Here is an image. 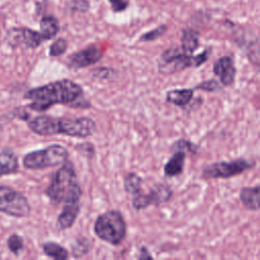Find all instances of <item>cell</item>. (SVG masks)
<instances>
[{
    "label": "cell",
    "instance_id": "ba28073f",
    "mask_svg": "<svg viewBox=\"0 0 260 260\" xmlns=\"http://www.w3.org/2000/svg\"><path fill=\"white\" fill-rule=\"evenodd\" d=\"M192 55L185 54L179 47H171L164 51L158 60V71L164 74L180 72L191 67Z\"/></svg>",
    "mask_w": 260,
    "mask_h": 260
},
{
    "label": "cell",
    "instance_id": "f546056e",
    "mask_svg": "<svg viewBox=\"0 0 260 260\" xmlns=\"http://www.w3.org/2000/svg\"><path fill=\"white\" fill-rule=\"evenodd\" d=\"M70 7L73 11L85 13L89 10V2L87 0H73Z\"/></svg>",
    "mask_w": 260,
    "mask_h": 260
},
{
    "label": "cell",
    "instance_id": "cb8c5ba5",
    "mask_svg": "<svg viewBox=\"0 0 260 260\" xmlns=\"http://www.w3.org/2000/svg\"><path fill=\"white\" fill-rule=\"evenodd\" d=\"M152 205V200L149 193L139 192L132 196V207L135 210H142Z\"/></svg>",
    "mask_w": 260,
    "mask_h": 260
},
{
    "label": "cell",
    "instance_id": "5b68a950",
    "mask_svg": "<svg viewBox=\"0 0 260 260\" xmlns=\"http://www.w3.org/2000/svg\"><path fill=\"white\" fill-rule=\"evenodd\" d=\"M68 149L61 144H51L45 148L27 152L22 158V165L27 170H44L62 165L68 159Z\"/></svg>",
    "mask_w": 260,
    "mask_h": 260
},
{
    "label": "cell",
    "instance_id": "7c38bea8",
    "mask_svg": "<svg viewBox=\"0 0 260 260\" xmlns=\"http://www.w3.org/2000/svg\"><path fill=\"white\" fill-rule=\"evenodd\" d=\"M80 211V202L65 203L62 211L57 218V226L59 230H67L75 222Z\"/></svg>",
    "mask_w": 260,
    "mask_h": 260
},
{
    "label": "cell",
    "instance_id": "9c48e42d",
    "mask_svg": "<svg viewBox=\"0 0 260 260\" xmlns=\"http://www.w3.org/2000/svg\"><path fill=\"white\" fill-rule=\"evenodd\" d=\"M5 42L11 48L36 49L44 42V39L40 31L31 28L12 27L7 31Z\"/></svg>",
    "mask_w": 260,
    "mask_h": 260
},
{
    "label": "cell",
    "instance_id": "603a6c76",
    "mask_svg": "<svg viewBox=\"0 0 260 260\" xmlns=\"http://www.w3.org/2000/svg\"><path fill=\"white\" fill-rule=\"evenodd\" d=\"M7 248L12 254L18 256L24 248L23 238L18 234H11L7 239Z\"/></svg>",
    "mask_w": 260,
    "mask_h": 260
},
{
    "label": "cell",
    "instance_id": "52a82bcc",
    "mask_svg": "<svg viewBox=\"0 0 260 260\" xmlns=\"http://www.w3.org/2000/svg\"><path fill=\"white\" fill-rule=\"evenodd\" d=\"M253 161L246 158H236L233 160H221L207 165L202 170V177L205 179H229L252 169Z\"/></svg>",
    "mask_w": 260,
    "mask_h": 260
},
{
    "label": "cell",
    "instance_id": "30bf717a",
    "mask_svg": "<svg viewBox=\"0 0 260 260\" xmlns=\"http://www.w3.org/2000/svg\"><path fill=\"white\" fill-rule=\"evenodd\" d=\"M104 56L103 51L96 45H89L82 50H79L67 59L68 67L71 69H82L93 65L102 60Z\"/></svg>",
    "mask_w": 260,
    "mask_h": 260
},
{
    "label": "cell",
    "instance_id": "3957f363",
    "mask_svg": "<svg viewBox=\"0 0 260 260\" xmlns=\"http://www.w3.org/2000/svg\"><path fill=\"white\" fill-rule=\"evenodd\" d=\"M46 196L53 204L76 203L81 198V187L78 183L73 164L66 159L55 172L45 190Z\"/></svg>",
    "mask_w": 260,
    "mask_h": 260
},
{
    "label": "cell",
    "instance_id": "1f68e13d",
    "mask_svg": "<svg viewBox=\"0 0 260 260\" xmlns=\"http://www.w3.org/2000/svg\"><path fill=\"white\" fill-rule=\"evenodd\" d=\"M112 74H113V70H112L111 68H107V67L95 68V69L92 71L93 77L99 78V79H107V78H109Z\"/></svg>",
    "mask_w": 260,
    "mask_h": 260
},
{
    "label": "cell",
    "instance_id": "9a60e30c",
    "mask_svg": "<svg viewBox=\"0 0 260 260\" xmlns=\"http://www.w3.org/2000/svg\"><path fill=\"white\" fill-rule=\"evenodd\" d=\"M193 94L194 88H175L167 91L166 100L172 105L184 108L192 101Z\"/></svg>",
    "mask_w": 260,
    "mask_h": 260
},
{
    "label": "cell",
    "instance_id": "d4e9b609",
    "mask_svg": "<svg viewBox=\"0 0 260 260\" xmlns=\"http://www.w3.org/2000/svg\"><path fill=\"white\" fill-rule=\"evenodd\" d=\"M167 30H168V26L166 24H160L157 27L142 34L140 36V38H139V42H152V41H155V40L159 39L160 37H162L166 34Z\"/></svg>",
    "mask_w": 260,
    "mask_h": 260
},
{
    "label": "cell",
    "instance_id": "f1b7e54d",
    "mask_svg": "<svg viewBox=\"0 0 260 260\" xmlns=\"http://www.w3.org/2000/svg\"><path fill=\"white\" fill-rule=\"evenodd\" d=\"M211 53V50L209 48L205 49L204 51H202L201 53L193 56L191 58V67H200L201 65H203L209 58V55Z\"/></svg>",
    "mask_w": 260,
    "mask_h": 260
},
{
    "label": "cell",
    "instance_id": "83f0119b",
    "mask_svg": "<svg viewBox=\"0 0 260 260\" xmlns=\"http://www.w3.org/2000/svg\"><path fill=\"white\" fill-rule=\"evenodd\" d=\"M173 149L177 150V149H181L184 151H188L191 153H196L198 146L196 144H194L193 142L186 140V139H179L177 140L174 144H173Z\"/></svg>",
    "mask_w": 260,
    "mask_h": 260
},
{
    "label": "cell",
    "instance_id": "8fae6325",
    "mask_svg": "<svg viewBox=\"0 0 260 260\" xmlns=\"http://www.w3.org/2000/svg\"><path fill=\"white\" fill-rule=\"evenodd\" d=\"M213 73L219 78V82L222 86L232 85L237 73L233 57L222 56L217 59L213 64Z\"/></svg>",
    "mask_w": 260,
    "mask_h": 260
},
{
    "label": "cell",
    "instance_id": "8992f818",
    "mask_svg": "<svg viewBox=\"0 0 260 260\" xmlns=\"http://www.w3.org/2000/svg\"><path fill=\"white\" fill-rule=\"evenodd\" d=\"M0 212L17 218L27 217L30 213V205L21 192L0 184Z\"/></svg>",
    "mask_w": 260,
    "mask_h": 260
},
{
    "label": "cell",
    "instance_id": "2e32d148",
    "mask_svg": "<svg viewBox=\"0 0 260 260\" xmlns=\"http://www.w3.org/2000/svg\"><path fill=\"white\" fill-rule=\"evenodd\" d=\"M240 200L249 210L258 211L259 204V185L254 187H244L240 191Z\"/></svg>",
    "mask_w": 260,
    "mask_h": 260
},
{
    "label": "cell",
    "instance_id": "7a4b0ae2",
    "mask_svg": "<svg viewBox=\"0 0 260 260\" xmlns=\"http://www.w3.org/2000/svg\"><path fill=\"white\" fill-rule=\"evenodd\" d=\"M27 126L34 133L42 136L66 135L85 138L96 130L95 122L88 117L67 118L39 115L27 120Z\"/></svg>",
    "mask_w": 260,
    "mask_h": 260
},
{
    "label": "cell",
    "instance_id": "d6a6232c",
    "mask_svg": "<svg viewBox=\"0 0 260 260\" xmlns=\"http://www.w3.org/2000/svg\"><path fill=\"white\" fill-rule=\"evenodd\" d=\"M146 258H147V259H151L152 256H151V254L148 252L147 248L144 247V246H142V247L140 248V252H139L138 259H146Z\"/></svg>",
    "mask_w": 260,
    "mask_h": 260
},
{
    "label": "cell",
    "instance_id": "44dd1931",
    "mask_svg": "<svg viewBox=\"0 0 260 260\" xmlns=\"http://www.w3.org/2000/svg\"><path fill=\"white\" fill-rule=\"evenodd\" d=\"M142 183H143V179L141 176H139L135 172H129L124 177V181H123L124 190L126 193L133 196L142 191L141 189Z\"/></svg>",
    "mask_w": 260,
    "mask_h": 260
},
{
    "label": "cell",
    "instance_id": "4fadbf2b",
    "mask_svg": "<svg viewBox=\"0 0 260 260\" xmlns=\"http://www.w3.org/2000/svg\"><path fill=\"white\" fill-rule=\"evenodd\" d=\"M186 151L177 149L175 153L168 159L164 167V174L168 178H173L182 174L185 166Z\"/></svg>",
    "mask_w": 260,
    "mask_h": 260
},
{
    "label": "cell",
    "instance_id": "4dcf8cb0",
    "mask_svg": "<svg viewBox=\"0 0 260 260\" xmlns=\"http://www.w3.org/2000/svg\"><path fill=\"white\" fill-rule=\"evenodd\" d=\"M108 1L111 4L112 10L116 13L126 10L129 6V1L128 0H108Z\"/></svg>",
    "mask_w": 260,
    "mask_h": 260
},
{
    "label": "cell",
    "instance_id": "7402d4cb",
    "mask_svg": "<svg viewBox=\"0 0 260 260\" xmlns=\"http://www.w3.org/2000/svg\"><path fill=\"white\" fill-rule=\"evenodd\" d=\"M90 249V241L86 238L77 239L74 244L71 245V253L74 258H80L88 253Z\"/></svg>",
    "mask_w": 260,
    "mask_h": 260
},
{
    "label": "cell",
    "instance_id": "4316f807",
    "mask_svg": "<svg viewBox=\"0 0 260 260\" xmlns=\"http://www.w3.org/2000/svg\"><path fill=\"white\" fill-rule=\"evenodd\" d=\"M221 88H222L221 83L215 79H207V80L201 81L198 84H196L194 87V89L204 90V91H216V90H220Z\"/></svg>",
    "mask_w": 260,
    "mask_h": 260
},
{
    "label": "cell",
    "instance_id": "484cf974",
    "mask_svg": "<svg viewBox=\"0 0 260 260\" xmlns=\"http://www.w3.org/2000/svg\"><path fill=\"white\" fill-rule=\"evenodd\" d=\"M67 47H68L67 41L64 38H58L51 44L49 48V55L51 57H59L66 52Z\"/></svg>",
    "mask_w": 260,
    "mask_h": 260
},
{
    "label": "cell",
    "instance_id": "6da1fadb",
    "mask_svg": "<svg viewBox=\"0 0 260 260\" xmlns=\"http://www.w3.org/2000/svg\"><path fill=\"white\" fill-rule=\"evenodd\" d=\"M82 87L71 79H59L28 89L24 99L29 101L28 109L45 112L54 105H68L73 108H88L89 103L83 98Z\"/></svg>",
    "mask_w": 260,
    "mask_h": 260
},
{
    "label": "cell",
    "instance_id": "ffe728a7",
    "mask_svg": "<svg viewBox=\"0 0 260 260\" xmlns=\"http://www.w3.org/2000/svg\"><path fill=\"white\" fill-rule=\"evenodd\" d=\"M42 249L45 255L55 260H66L69 258L68 250L56 242H45L42 246Z\"/></svg>",
    "mask_w": 260,
    "mask_h": 260
},
{
    "label": "cell",
    "instance_id": "d6986e66",
    "mask_svg": "<svg viewBox=\"0 0 260 260\" xmlns=\"http://www.w3.org/2000/svg\"><path fill=\"white\" fill-rule=\"evenodd\" d=\"M152 205H160L168 202L173 195L172 189L166 184H156L149 190Z\"/></svg>",
    "mask_w": 260,
    "mask_h": 260
},
{
    "label": "cell",
    "instance_id": "ac0fdd59",
    "mask_svg": "<svg viewBox=\"0 0 260 260\" xmlns=\"http://www.w3.org/2000/svg\"><path fill=\"white\" fill-rule=\"evenodd\" d=\"M60 30L58 19L53 15H45L40 21V32L44 41L54 39Z\"/></svg>",
    "mask_w": 260,
    "mask_h": 260
},
{
    "label": "cell",
    "instance_id": "5bb4252c",
    "mask_svg": "<svg viewBox=\"0 0 260 260\" xmlns=\"http://www.w3.org/2000/svg\"><path fill=\"white\" fill-rule=\"evenodd\" d=\"M18 168V157L11 149L6 148L0 151V177L14 174Z\"/></svg>",
    "mask_w": 260,
    "mask_h": 260
},
{
    "label": "cell",
    "instance_id": "e0dca14e",
    "mask_svg": "<svg viewBox=\"0 0 260 260\" xmlns=\"http://www.w3.org/2000/svg\"><path fill=\"white\" fill-rule=\"evenodd\" d=\"M199 47V34L193 28H184L181 37V50L187 54L192 55Z\"/></svg>",
    "mask_w": 260,
    "mask_h": 260
},
{
    "label": "cell",
    "instance_id": "277c9868",
    "mask_svg": "<svg viewBox=\"0 0 260 260\" xmlns=\"http://www.w3.org/2000/svg\"><path fill=\"white\" fill-rule=\"evenodd\" d=\"M95 236L113 246H119L125 239L127 225L123 214L117 209H111L98 215L93 224Z\"/></svg>",
    "mask_w": 260,
    "mask_h": 260
}]
</instances>
